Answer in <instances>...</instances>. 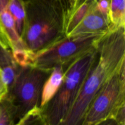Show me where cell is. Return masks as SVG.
<instances>
[{
	"label": "cell",
	"mask_w": 125,
	"mask_h": 125,
	"mask_svg": "<svg viewBox=\"0 0 125 125\" xmlns=\"http://www.w3.org/2000/svg\"><path fill=\"white\" fill-rule=\"evenodd\" d=\"M25 22L21 39L36 53L65 37L63 11L48 0H23Z\"/></svg>",
	"instance_id": "2"
},
{
	"label": "cell",
	"mask_w": 125,
	"mask_h": 125,
	"mask_svg": "<svg viewBox=\"0 0 125 125\" xmlns=\"http://www.w3.org/2000/svg\"><path fill=\"white\" fill-rule=\"evenodd\" d=\"M110 0H97L96 7L101 13L108 16Z\"/></svg>",
	"instance_id": "17"
},
{
	"label": "cell",
	"mask_w": 125,
	"mask_h": 125,
	"mask_svg": "<svg viewBox=\"0 0 125 125\" xmlns=\"http://www.w3.org/2000/svg\"><path fill=\"white\" fill-rule=\"evenodd\" d=\"M96 55V48L78 58L67 67L63 82L57 93L48 102L40 107L46 125H58L65 118Z\"/></svg>",
	"instance_id": "3"
},
{
	"label": "cell",
	"mask_w": 125,
	"mask_h": 125,
	"mask_svg": "<svg viewBox=\"0 0 125 125\" xmlns=\"http://www.w3.org/2000/svg\"><path fill=\"white\" fill-rule=\"evenodd\" d=\"M20 69L13 59L11 49L0 38V69L9 89L14 83Z\"/></svg>",
	"instance_id": "9"
},
{
	"label": "cell",
	"mask_w": 125,
	"mask_h": 125,
	"mask_svg": "<svg viewBox=\"0 0 125 125\" xmlns=\"http://www.w3.org/2000/svg\"><path fill=\"white\" fill-rule=\"evenodd\" d=\"M8 9L14 20L16 30L21 37L25 22V9L23 0H9Z\"/></svg>",
	"instance_id": "12"
},
{
	"label": "cell",
	"mask_w": 125,
	"mask_h": 125,
	"mask_svg": "<svg viewBox=\"0 0 125 125\" xmlns=\"http://www.w3.org/2000/svg\"><path fill=\"white\" fill-rule=\"evenodd\" d=\"M96 125H118V124L114 118H109L104 121H101Z\"/></svg>",
	"instance_id": "19"
},
{
	"label": "cell",
	"mask_w": 125,
	"mask_h": 125,
	"mask_svg": "<svg viewBox=\"0 0 125 125\" xmlns=\"http://www.w3.org/2000/svg\"><path fill=\"white\" fill-rule=\"evenodd\" d=\"M108 17L111 31L125 28V0H110Z\"/></svg>",
	"instance_id": "11"
},
{
	"label": "cell",
	"mask_w": 125,
	"mask_h": 125,
	"mask_svg": "<svg viewBox=\"0 0 125 125\" xmlns=\"http://www.w3.org/2000/svg\"><path fill=\"white\" fill-rule=\"evenodd\" d=\"M125 104V62L111 76L92 102L83 125H96L114 118Z\"/></svg>",
	"instance_id": "6"
},
{
	"label": "cell",
	"mask_w": 125,
	"mask_h": 125,
	"mask_svg": "<svg viewBox=\"0 0 125 125\" xmlns=\"http://www.w3.org/2000/svg\"><path fill=\"white\" fill-rule=\"evenodd\" d=\"M125 62V28L101 38L94 62L65 118L58 125H83L90 104L104 85Z\"/></svg>",
	"instance_id": "1"
},
{
	"label": "cell",
	"mask_w": 125,
	"mask_h": 125,
	"mask_svg": "<svg viewBox=\"0 0 125 125\" xmlns=\"http://www.w3.org/2000/svg\"><path fill=\"white\" fill-rule=\"evenodd\" d=\"M16 121V108L6 96L0 101V125H15Z\"/></svg>",
	"instance_id": "13"
},
{
	"label": "cell",
	"mask_w": 125,
	"mask_h": 125,
	"mask_svg": "<svg viewBox=\"0 0 125 125\" xmlns=\"http://www.w3.org/2000/svg\"><path fill=\"white\" fill-rule=\"evenodd\" d=\"M97 0H78L63 13V32L65 36L74 30L95 7Z\"/></svg>",
	"instance_id": "8"
},
{
	"label": "cell",
	"mask_w": 125,
	"mask_h": 125,
	"mask_svg": "<svg viewBox=\"0 0 125 125\" xmlns=\"http://www.w3.org/2000/svg\"><path fill=\"white\" fill-rule=\"evenodd\" d=\"M110 31L111 29L108 16L101 13L95 5L67 37L104 35Z\"/></svg>",
	"instance_id": "7"
},
{
	"label": "cell",
	"mask_w": 125,
	"mask_h": 125,
	"mask_svg": "<svg viewBox=\"0 0 125 125\" xmlns=\"http://www.w3.org/2000/svg\"><path fill=\"white\" fill-rule=\"evenodd\" d=\"M51 72L33 66L21 67L7 95L16 108L17 121L40 107L43 86Z\"/></svg>",
	"instance_id": "5"
},
{
	"label": "cell",
	"mask_w": 125,
	"mask_h": 125,
	"mask_svg": "<svg viewBox=\"0 0 125 125\" xmlns=\"http://www.w3.org/2000/svg\"><path fill=\"white\" fill-rule=\"evenodd\" d=\"M48 1L60 6L63 9V13H64L78 0H48Z\"/></svg>",
	"instance_id": "16"
},
{
	"label": "cell",
	"mask_w": 125,
	"mask_h": 125,
	"mask_svg": "<svg viewBox=\"0 0 125 125\" xmlns=\"http://www.w3.org/2000/svg\"><path fill=\"white\" fill-rule=\"evenodd\" d=\"M9 89L4 82L1 70L0 69V101L4 99L8 94Z\"/></svg>",
	"instance_id": "18"
},
{
	"label": "cell",
	"mask_w": 125,
	"mask_h": 125,
	"mask_svg": "<svg viewBox=\"0 0 125 125\" xmlns=\"http://www.w3.org/2000/svg\"><path fill=\"white\" fill-rule=\"evenodd\" d=\"M64 67L59 66L54 68L45 81L40 97V107L48 102L56 94L63 80L65 71Z\"/></svg>",
	"instance_id": "10"
},
{
	"label": "cell",
	"mask_w": 125,
	"mask_h": 125,
	"mask_svg": "<svg viewBox=\"0 0 125 125\" xmlns=\"http://www.w3.org/2000/svg\"><path fill=\"white\" fill-rule=\"evenodd\" d=\"M103 36L63 37L35 53L33 67L50 72L59 66L67 69L72 62L96 49Z\"/></svg>",
	"instance_id": "4"
},
{
	"label": "cell",
	"mask_w": 125,
	"mask_h": 125,
	"mask_svg": "<svg viewBox=\"0 0 125 125\" xmlns=\"http://www.w3.org/2000/svg\"><path fill=\"white\" fill-rule=\"evenodd\" d=\"M15 125H47L42 115L40 107L35 108L18 120Z\"/></svg>",
	"instance_id": "15"
},
{
	"label": "cell",
	"mask_w": 125,
	"mask_h": 125,
	"mask_svg": "<svg viewBox=\"0 0 125 125\" xmlns=\"http://www.w3.org/2000/svg\"><path fill=\"white\" fill-rule=\"evenodd\" d=\"M35 53L28 49H17L12 51L15 61L21 67L33 66L35 60Z\"/></svg>",
	"instance_id": "14"
}]
</instances>
